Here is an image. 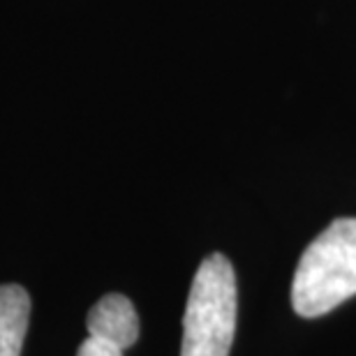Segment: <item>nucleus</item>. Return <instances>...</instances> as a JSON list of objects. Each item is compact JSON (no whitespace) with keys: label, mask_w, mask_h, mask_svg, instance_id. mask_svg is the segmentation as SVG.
Listing matches in <instances>:
<instances>
[{"label":"nucleus","mask_w":356,"mask_h":356,"mask_svg":"<svg viewBox=\"0 0 356 356\" xmlns=\"http://www.w3.org/2000/svg\"><path fill=\"white\" fill-rule=\"evenodd\" d=\"M236 273L225 254L199 264L183 315L181 356H229L236 331Z\"/></svg>","instance_id":"nucleus-2"},{"label":"nucleus","mask_w":356,"mask_h":356,"mask_svg":"<svg viewBox=\"0 0 356 356\" xmlns=\"http://www.w3.org/2000/svg\"><path fill=\"white\" fill-rule=\"evenodd\" d=\"M31 296L21 284H0V356H21Z\"/></svg>","instance_id":"nucleus-4"},{"label":"nucleus","mask_w":356,"mask_h":356,"mask_svg":"<svg viewBox=\"0 0 356 356\" xmlns=\"http://www.w3.org/2000/svg\"><path fill=\"white\" fill-rule=\"evenodd\" d=\"M123 352L125 350H120L118 345L106 343V340H102V338L88 336L81 343L79 354H76V356H123Z\"/></svg>","instance_id":"nucleus-5"},{"label":"nucleus","mask_w":356,"mask_h":356,"mask_svg":"<svg viewBox=\"0 0 356 356\" xmlns=\"http://www.w3.org/2000/svg\"><path fill=\"white\" fill-rule=\"evenodd\" d=\"M356 294V218L326 227L298 259L291 305L301 317H322Z\"/></svg>","instance_id":"nucleus-1"},{"label":"nucleus","mask_w":356,"mask_h":356,"mask_svg":"<svg viewBox=\"0 0 356 356\" xmlns=\"http://www.w3.org/2000/svg\"><path fill=\"white\" fill-rule=\"evenodd\" d=\"M88 333L106 343L127 350L139 338V317L130 298L123 294H106L92 305L86 319Z\"/></svg>","instance_id":"nucleus-3"}]
</instances>
